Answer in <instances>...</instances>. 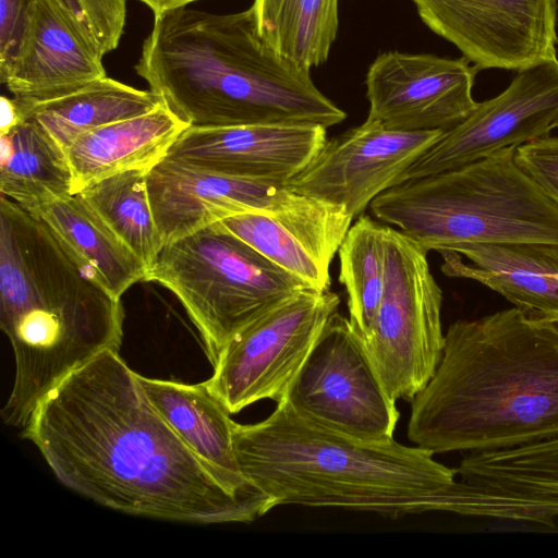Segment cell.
Wrapping results in <instances>:
<instances>
[{"label": "cell", "mask_w": 558, "mask_h": 558, "mask_svg": "<svg viewBox=\"0 0 558 558\" xmlns=\"http://www.w3.org/2000/svg\"><path fill=\"white\" fill-rule=\"evenodd\" d=\"M22 436L60 483L117 511L213 524L251 522L274 508L264 493L238 489L192 450L116 351L49 391Z\"/></svg>", "instance_id": "obj_1"}, {"label": "cell", "mask_w": 558, "mask_h": 558, "mask_svg": "<svg viewBox=\"0 0 558 558\" xmlns=\"http://www.w3.org/2000/svg\"><path fill=\"white\" fill-rule=\"evenodd\" d=\"M409 439L432 453L492 451L558 437V323L511 307L452 323L414 397Z\"/></svg>", "instance_id": "obj_2"}, {"label": "cell", "mask_w": 558, "mask_h": 558, "mask_svg": "<svg viewBox=\"0 0 558 558\" xmlns=\"http://www.w3.org/2000/svg\"><path fill=\"white\" fill-rule=\"evenodd\" d=\"M124 312L36 215L0 196V327L15 363L5 425L24 428L40 400L106 351L119 352Z\"/></svg>", "instance_id": "obj_3"}, {"label": "cell", "mask_w": 558, "mask_h": 558, "mask_svg": "<svg viewBox=\"0 0 558 558\" xmlns=\"http://www.w3.org/2000/svg\"><path fill=\"white\" fill-rule=\"evenodd\" d=\"M161 102L192 128L341 123L347 113L311 71L278 57L251 9L217 14L180 8L154 19L134 65Z\"/></svg>", "instance_id": "obj_4"}, {"label": "cell", "mask_w": 558, "mask_h": 558, "mask_svg": "<svg viewBox=\"0 0 558 558\" xmlns=\"http://www.w3.org/2000/svg\"><path fill=\"white\" fill-rule=\"evenodd\" d=\"M233 446L242 474L274 507H333L392 519L445 512L456 481L454 470L424 448L335 432L286 399L258 423H236Z\"/></svg>", "instance_id": "obj_5"}, {"label": "cell", "mask_w": 558, "mask_h": 558, "mask_svg": "<svg viewBox=\"0 0 558 558\" xmlns=\"http://www.w3.org/2000/svg\"><path fill=\"white\" fill-rule=\"evenodd\" d=\"M517 148L405 180L371 210L426 252L463 243L558 245V206L518 165Z\"/></svg>", "instance_id": "obj_6"}, {"label": "cell", "mask_w": 558, "mask_h": 558, "mask_svg": "<svg viewBox=\"0 0 558 558\" xmlns=\"http://www.w3.org/2000/svg\"><path fill=\"white\" fill-rule=\"evenodd\" d=\"M144 281L157 282L178 298L211 365L246 325L310 288L218 222L165 244Z\"/></svg>", "instance_id": "obj_7"}, {"label": "cell", "mask_w": 558, "mask_h": 558, "mask_svg": "<svg viewBox=\"0 0 558 558\" xmlns=\"http://www.w3.org/2000/svg\"><path fill=\"white\" fill-rule=\"evenodd\" d=\"M385 242L384 293L372 325L361 339L389 396L395 401L412 402L441 360L442 292L423 247L388 225Z\"/></svg>", "instance_id": "obj_8"}, {"label": "cell", "mask_w": 558, "mask_h": 558, "mask_svg": "<svg viewBox=\"0 0 558 558\" xmlns=\"http://www.w3.org/2000/svg\"><path fill=\"white\" fill-rule=\"evenodd\" d=\"M339 304L338 294L306 288L274 305L222 348L207 387L230 414L283 400Z\"/></svg>", "instance_id": "obj_9"}, {"label": "cell", "mask_w": 558, "mask_h": 558, "mask_svg": "<svg viewBox=\"0 0 558 558\" xmlns=\"http://www.w3.org/2000/svg\"><path fill=\"white\" fill-rule=\"evenodd\" d=\"M304 417L366 441L392 439L400 417L363 341L336 312L284 398Z\"/></svg>", "instance_id": "obj_10"}, {"label": "cell", "mask_w": 558, "mask_h": 558, "mask_svg": "<svg viewBox=\"0 0 558 558\" xmlns=\"http://www.w3.org/2000/svg\"><path fill=\"white\" fill-rule=\"evenodd\" d=\"M558 128V59L517 71L498 96L477 102L444 131L401 175L400 182L454 169L507 147H519Z\"/></svg>", "instance_id": "obj_11"}, {"label": "cell", "mask_w": 558, "mask_h": 558, "mask_svg": "<svg viewBox=\"0 0 558 558\" xmlns=\"http://www.w3.org/2000/svg\"><path fill=\"white\" fill-rule=\"evenodd\" d=\"M441 130L398 131L378 121L327 140L314 158L286 184L294 192L344 207L354 218L442 134Z\"/></svg>", "instance_id": "obj_12"}, {"label": "cell", "mask_w": 558, "mask_h": 558, "mask_svg": "<svg viewBox=\"0 0 558 558\" xmlns=\"http://www.w3.org/2000/svg\"><path fill=\"white\" fill-rule=\"evenodd\" d=\"M476 68L519 71L556 57V0H411Z\"/></svg>", "instance_id": "obj_13"}, {"label": "cell", "mask_w": 558, "mask_h": 558, "mask_svg": "<svg viewBox=\"0 0 558 558\" xmlns=\"http://www.w3.org/2000/svg\"><path fill=\"white\" fill-rule=\"evenodd\" d=\"M468 59L387 51L368 68V119L398 131H447L476 107Z\"/></svg>", "instance_id": "obj_14"}, {"label": "cell", "mask_w": 558, "mask_h": 558, "mask_svg": "<svg viewBox=\"0 0 558 558\" xmlns=\"http://www.w3.org/2000/svg\"><path fill=\"white\" fill-rule=\"evenodd\" d=\"M147 192L163 245L235 215L287 211L311 198L286 183L226 175L167 157L147 172Z\"/></svg>", "instance_id": "obj_15"}, {"label": "cell", "mask_w": 558, "mask_h": 558, "mask_svg": "<svg viewBox=\"0 0 558 558\" xmlns=\"http://www.w3.org/2000/svg\"><path fill=\"white\" fill-rule=\"evenodd\" d=\"M104 56L62 0H33L0 80L20 100H46L106 77Z\"/></svg>", "instance_id": "obj_16"}, {"label": "cell", "mask_w": 558, "mask_h": 558, "mask_svg": "<svg viewBox=\"0 0 558 558\" xmlns=\"http://www.w3.org/2000/svg\"><path fill=\"white\" fill-rule=\"evenodd\" d=\"M319 124L187 128L167 158L236 178L287 183L323 147Z\"/></svg>", "instance_id": "obj_17"}, {"label": "cell", "mask_w": 558, "mask_h": 558, "mask_svg": "<svg viewBox=\"0 0 558 558\" xmlns=\"http://www.w3.org/2000/svg\"><path fill=\"white\" fill-rule=\"evenodd\" d=\"M353 217L320 199L281 213H245L218 223L311 289L329 291L330 264Z\"/></svg>", "instance_id": "obj_18"}, {"label": "cell", "mask_w": 558, "mask_h": 558, "mask_svg": "<svg viewBox=\"0 0 558 558\" xmlns=\"http://www.w3.org/2000/svg\"><path fill=\"white\" fill-rule=\"evenodd\" d=\"M439 253L446 276L475 280L526 316L558 323V245L463 243Z\"/></svg>", "instance_id": "obj_19"}, {"label": "cell", "mask_w": 558, "mask_h": 558, "mask_svg": "<svg viewBox=\"0 0 558 558\" xmlns=\"http://www.w3.org/2000/svg\"><path fill=\"white\" fill-rule=\"evenodd\" d=\"M190 128L163 104L76 136L64 153L73 177V194L110 175L149 171Z\"/></svg>", "instance_id": "obj_20"}, {"label": "cell", "mask_w": 558, "mask_h": 558, "mask_svg": "<svg viewBox=\"0 0 558 558\" xmlns=\"http://www.w3.org/2000/svg\"><path fill=\"white\" fill-rule=\"evenodd\" d=\"M148 399L172 429L201 458L242 492L256 489L242 474L233 446L235 422L206 383L182 384L138 375Z\"/></svg>", "instance_id": "obj_21"}, {"label": "cell", "mask_w": 558, "mask_h": 558, "mask_svg": "<svg viewBox=\"0 0 558 558\" xmlns=\"http://www.w3.org/2000/svg\"><path fill=\"white\" fill-rule=\"evenodd\" d=\"M15 99L24 121L38 125L63 150L82 133L147 113L162 104L151 90L108 76L46 100Z\"/></svg>", "instance_id": "obj_22"}, {"label": "cell", "mask_w": 558, "mask_h": 558, "mask_svg": "<svg viewBox=\"0 0 558 558\" xmlns=\"http://www.w3.org/2000/svg\"><path fill=\"white\" fill-rule=\"evenodd\" d=\"M39 217L71 254L111 294L121 299L144 281V264L96 217L78 194L32 213Z\"/></svg>", "instance_id": "obj_23"}, {"label": "cell", "mask_w": 558, "mask_h": 558, "mask_svg": "<svg viewBox=\"0 0 558 558\" xmlns=\"http://www.w3.org/2000/svg\"><path fill=\"white\" fill-rule=\"evenodd\" d=\"M0 192L29 213L73 195L64 150L31 121L0 135Z\"/></svg>", "instance_id": "obj_24"}, {"label": "cell", "mask_w": 558, "mask_h": 558, "mask_svg": "<svg viewBox=\"0 0 558 558\" xmlns=\"http://www.w3.org/2000/svg\"><path fill=\"white\" fill-rule=\"evenodd\" d=\"M256 31L280 58L311 71L328 60L339 27V0H254Z\"/></svg>", "instance_id": "obj_25"}, {"label": "cell", "mask_w": 558, "mask_h": 558, "mask_svg": "<svg viewBox=\"0 0 558 558\" xmlns=\"http://www.w3.org/2000/svg\"><path fill=\"white\" fill-rule=\"evenodd\" d=\"M147 172H120L76 193L146 270L163 247L148 198Z\"/></svg>", "instance_id": "obj_26"}, {"label": "cell", "mask_w": 558, "mask_h": 558, "mask_svg": "<svg viewBox=\"0 0 558 558\" xmlns=\"http://www.w3.org/2000/svg\"><path fill=\"white\" fill-rule=\"evenodd\" d=\"M338 254L339 281L347 291L349 320L360 337H364L385 288V225L361 215L349 228Z\"/></svg>", "instance_id": "obj_27"}, {"label": "cell", "mask_w": 558, "mask_h": 558, "mask_svg": "<svg viewBox=\"0 0 558 558\" xmlns=\"http://www.w3.org/2000/svg\"><path fill=\"white\" fill-rule=\"evenodd\" d=\"M94 37L104 54L120 44L126 20V0H62Z\"/></svg>", "instance_id": "obj_28"}, {"label": "cell", "mask_w": 558, "mask_h": 558, "mask_svg": "<svg viewBox=\"0 0 558 558\" xmlns=\"http://www.w3.org/2000/svg\"><path fill=\"white\" fill-rule=\"evenodd\" d=\"M521 169L558 206V136L546 135L515 150Z\"/></svg>", "instance_id": "obj_29"}, {"label": "cell", "mask_w": 558, "mask_h": 558, "mask_svg": "<svg viewBox=\"0 0 558 558\" xmlns=\"http://www.w3.org/2000/svg\"><path fill=\"white\" fill-rule=\"evenodd\" d=\"M32 1L0 0V74L13 58Z\"/></svg>", "instance_id": "obj_30"}, {"label": "cell", "mask_w": 558, "mask_h": 558, "mask_svg": "<svg viewBox=\"0 0 558 558\" xmlns=\"http://www.w3.org/2000/svg\"><path fill=\"white\" fill-rule=\"evenodd\" d=\"M0 135L5 134L24 122L16 99L1 96Z\"/></svg>", "instance_id": "obj_31"}, {"label": "cell", "mask_w": 558, "mask_h": 558, "mask_svg": "<svg viewBox=\"0 0 558 558\" xmlns=\"http://www.w3.org/2000/svg\"><path fill=\"white\" fill-rule=\"evenodd\" d=\"M145 4L153 13L154 19L159 17L163 13L180 8H185L193 2L199 0H137Z\"/></svg>", "instance_id": "obj_32"}]
</instances>
